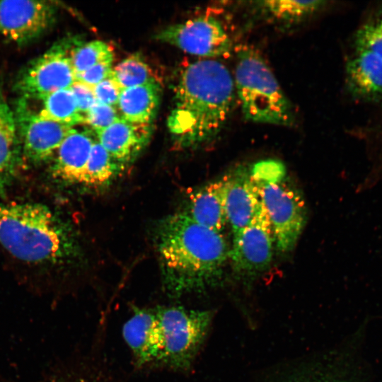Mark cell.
I'll use <instances>...</instances> for the list:
<instances>
[{"label":"cell","mask_w":382,"mask_h":382,"mask_svg":"<svg viewBox=\"0 0 382 382\" xmlns=\"http://www.w3.org/2000/svg\"><path fill=\"white\" fill-rule=\"evenodd\" d=\"M175 105L168 127L175 143L190 147L216 136L228 120L236 92L233 75L221 62H185L174 88Z\"/></svg>","instance_id":"cell-1"},{"label":"cell","mask_w":382,"mask_h":382,"mask_svg":"<svg viewBox=\"0 0 382 382\" xmlns=\"http://www.w3.org/2000/svg\"><path fill=\"white\" fill-rule=\"evenodd\" d=\"M156 242L164 287L174 296L214 284L229 259L224 235L197 223L185 212L160 222Z\"/></svg>","instance_id":"cell-2"},{"label":"cell","mask_w":382,"mask_h":382,"mask_svg":"<svg viewBox=\"0 0 382 382\" xmlns=\"http://www.w3.org/2000/svg\"><path fill=\"white\" fill-rule=\"evenodd\" d=\"M0 244L16 258L35 263H58L75 250L64 224L34 203H0Z\"/></svg>","instance_id":"cell-3"},{"label":"cell","mask_w":382,"mask_h":382,"mask_svg":"<svg viewBox=\"0 0 382 382\" xmlns=\"http://www.w3.org/2000/svg\"><path fill=\"white\" fill-rule=\"evenodd\" d=\"M237 51L233 78L243 117L255 123L294 125V108L262 56L248 47Z\"/></svg>","instance_id":"cell-4"},{"label":"cell","mask_w":382,"mask_h":382,"mask_svg":"<svg viewBox=\"0 0 382 382\" xmlns=\"http://www.w3.org/2000/svg\"><path fill=\"white\" fill-rule=\"evenodd\" d=\"M260 202L269 218L274 243L282 253L294 249L306 224L305 202L286 178V169L276 160H264L250 168Z\"/></svg>","instance_id":"cell-5"},{"label":"cell","mask_w":382,"mask_h":382,"mask_svg":"<svg viewBox=\"0 0 382 382\" xmlns=\"http://www.w3.org/2000/svg\"><path fill=\"white\" fill-rule=\"evenodd\" d=\"M161 335L158 363L175 369H187L207 336L212 320L210 311L181 306L154 308Z\"/></svg>","instance_id":"cell-6"},{"label":"cell","mask_w":382,"mask_h":382,"mask_svg":"<svg viewBox=\"0 0 382 382\" xmlns=\"http://www.w3.org/2000/svg\"><path fill=\"white\" fill-rule=\"evenodd\" d=\"M74 41L63 39L30 61L18 74L16 91L28 100L70 88L76 81L70 59Z\"/></svg>","instance_id":"cell-7"},{"label":"cell","mask_w":382,"mask_h":382,"mask_svg":"<svg viewBox=\"0 0 382 382\" xmlns=\"http://www.w3.org/2000/svg\"><path fill=\"white\" fill-rule=\"evenodd\" d=\"M155 39L192 55L226 57L232 50L231 39L223 24L211 16H202L168 25Z\"/></svg>","instance_id":"cell-8"},{"label":"cell","mask_w":382,"mask_h":382,"mask_svg":"<svg viewBox=\"0 0 382 382\" xmlns=\"http://www.w3.org/2000/svg\"><path fill=\"white\" fill-rule=\"evenodd\" d=\"M21 151L31 163L47 161L75 128L41 116L21 97L13 111Z\"/></svg>","instance_id":"cell-9"},{"label":"cell","mask_w":382,"mask_h":382,"mask_svg":"<svg viewBox=\"0 0 382 382\" xmlns=\"http://www.w3.org/2000/svg\"><path fill=\"white\" fill-rule=\"evenodd\" d=\"M57 6L50 1H0V34L25 45L38 39L55 23Z\"/></svg>","instance_id":"cell-10"},{"label":"cell","mask_w":382,"mask_h":382,"mask_svg":"<svg viewBox=\"0 0 382 382\" xmlns=\"http://www.w3.org/2000/svg\"><path fill=\"white\" fill-rule=\"evenodd\" d=\"M233 235L229 258L236 272L253 275L269 267L273 255L274 238L262 205L253 220Z\"/></svg>","instance_id":"cell-11"},{"label":"cell","mask_w":382,"mask_h":382,"mask_svg":"<svg viewBox=\"0 0 382 382\" xmlns=\"http://www.w3.org/2000/svg\"><path fill=\"white\" fill-rule=\"evenodd\" d=\"M222 179L225 212L233 234L253 220L262 204L250 169L238 168Z\"/></svg>","instance_id":"cell-12"},{"label":"cell","mask_w":382,"mask_h":382,"mask_svg":"<svg viewBox=\"0 0 382 382\" xmlns=\"http://www.w3.org/2000/svg\"><path fill=\"white\" fill-rule=\"evenodd\" d=\"M152 124H139L120 118L96 132L97 141L122 166L133 162L149 142Z\"/></svg>","instance_id":"cell-13"},{"label":"cell","mask_w":382,"mask_h":382,"mask_svg":"<svg viewBox=\"0 0 382 382\" xmlns=\"http://www.w3.org/2000/svg\"><path fill=\"white\" fill-rule=\"evenodd\" d=\"M345 66V83L349 95L357 100H382V60L373 52L354 48Z\"/></svg>","instance_id":"cell-14"},{"label":"cell","mask_w":382,"mask_h":382,"mask_svg":"<svg viewBox=\"0 0 382 382\" xmlns=\"http://www.w3.org/2000/svg\"><path fill=\"white\" fill-rule=\"evenodd\" d=\"M122 335L137 364L158 363L161 341L154 308H136L124 324Z\"/></svg>","instance_id":"cell-15"},{"label":"cell","mask_w":382,"mask_h":382,"mask_svg":"<svg viewBox=\"0 0 382 382\" xmlns=\"http://www.w3.org/2000/svg\"><path fill=\"white\" fill-rule=\"evenodd\" d=\"M96 139L88 131L74 129L54 154L51 174L66 185H81L91 150Z\"/></svg>","instance_id":"cell-16"},{"label":"cell","mask_w":382,"mask_h":382,"mask_svg":"<svg viewBox=\"0 0 382 382\" xmlns=\"http://www.w3.org/2000/svg\"><path fill=\"white\" fill-rule=\"evenodd\" d=\"M223 189L222 178L199 188L190 195L185 212L197 223L221 233L228 223Z\"/></svg>","instance_id":"cell-17"},{"label":"cell","mask_w":382,"mask_h":382,"mask_svg":"<svg viewBox=\"0 0 382 382\" xmlns=\"http://www.w3.org/2000/svg\"><path fill=\"white\" fill-rule=\"evenodd\" d=\"M161 95L158 81L122 90L117 110L122 119L139 124H152Z\"/></svg>","instance_id":"cell-18"},{"label":"cell","mask_w":382,"mask_h":382,"mask_svg":"<svg viewBox=\"0 0 382 382\" xmlns=\"http://www.w3.org/2000/svg\"><path fill=\"white\" fill-rule=\"evenodd\" d=\"M21 151L14 113L0 88V193L4 192L16 174Z\"/></svg>","instance_id":"cell-19"},{"label":"cell","mask_w":382,"mask_h":382,"mask_svg":"<svg viewBox=\"0 0 382 382\" xmlns=\"http://www.w3.org/2000/svg\"><path fill=\"white\" fill-rule=\"evenodd\" d=\"M320 0H270L257 1L256 6L269 18L283 24H295L312 16L325 6Z\"/></svg>","instance_id":"cell-20"},{"label":"cell","mask_w":382,"mask_h":382,"mask_svg":"<svg viewBox=\"0 0 382 382\" xmlns=\"http://www.w3.org/2000/svg\"><path fill=\"white\" fill-rule=\"evenodd\" d=\"M124 169L96 140L91 150L81 185L91 188L107 186Z\"/></svg>","instance_id":"cell-21"},{"label":"cell","mask_w":382,"mask_h":382,"mask_svg":"<svg viewBox=\"0 0 382 382\" xmlns=\"http://www.w3.org/2000/svg\"><path fill=\"white\" fill-rule=\"evenodd\" d=\"M39 100L42 109L38 112L43 117L72 127L84 124V116L79 110L70 88L48 93Z\"/></svg>","instance_id":"cell-22"},{"label":"cell","mask_w":382,"mask_h":382,"mask_svg":"<svg viewBox=\"0 0 382 382\" xmlns=\"http://www.w3.org/2000/svg\"><path fill=\"white\" fill-rule=\"evenodd\" d=\"M111 76L121 90L158 81L151 67L137 54L124 59L112 67Z\"/></svg>","instance_id":"cell-23"},{"label":"cell","mask_w":382,"mask_h":382,"mask_svg":"<svg viewBox=\"0 0 382 382\" xmlns=\"http://www.w3.org/2000/svg\"><path fill=\"white\" fill-rule=\"evenodd\" d=\"M112 49L106 42L93 40L75 46L70 59L76 75L104 61L113 60Z\"/></svg>","instance_id":"cell-24"},{"label":"cell","mask_w":382,"mask_h":382,"mask_svg":"<svg viewBox=\"0 0 382 382\" xmlns=\"http://www.w3.org/2000/svg\"><path fill=\"white\" fill-rule=\"evenodd\" d=\"M354 48L367 50L382 60V6L358 28Z\"/></svg>","instance_id":"cell-25"},{"label":"cell","mask_w":382,"mask_h":382,"mask_svg":"<svg viewBox=\"0 0 382 382\" xmlns=\"http://www.w3.org/2000/svg\"><path fill=\"white\" fill-rule=\"evenodd\" d=\"M121 117L114 106L96 103L84 116V124L91 127L95 132L109 127Z\"/></svg>","instance_id":"cell-26"},{"label":"cell","mask_w":382,"mask_h":382,"mask_svg":"<svg viewBox=\"0 0 382 382\" xmlns=\"http://www.w3.org/2000/svg\"><path fill=\"white\" fill-rule=\"evenodd\" d=\"M93 90L97 102L114 107L117 105L122 91L111 74L96 85Z\"/></svg>","instance_id":"cell-27"},{"label":"cell","mask_w":382,"mask_h":382,"mask_svg":"<svg viewBox=\"0 0 382 382\" xmlns=\"http://www.w3.org/2000/svg\"><path fill=\"white\" fill-rule=\"evenodd\" d=\"M112 61H104L90 67L76 75V81L93 88L110 75L113 67Z\"/></svg>","instance_id":"cell-28"},{"label":"cell","mask_w":382,"mask_h":382,"mask_svg":"<svg viewBox=\"0 0 382 382\" xmlns=\"http://www.w3.org/2000/svg\"><path fill=\"white\" fill-rule=\"evenodd\" d=\"M80 112L85 116L90 108L96 103L93 88L76 81L70 87Z\"/></svg>","instance_id":"cell-29"},{"label":"cell","mask_w":382,"mask_h":382,"mask_svg":"<svg viewBox=\"0 0 382 382\" xmlns=\"http://www.w3.org/2000/svg\"><path fill=\"white\" fill-rule=\"evenodd\" d=\"M294 379L290 382H347L341 378L322 374L298 377Z\"/></svg>","instance_id":"cell-30"},{"label":"cell","mask_w":382,"mask_h":382,"mask_svg":"<svg viewBox=\"0 0 382 382\" xmlns=\"http://www.w3.org/2000/svg\"><path fill=\"white\" fill-rule=\"evenodd\" d=\"M66 382H91V381H85V380H76V381H66Z\"/></svg>","instance_id":"cell-31"},{"label":"cell","mask_w":382,"mask_h":382,"mask_svg":"<svg viewBox=\"0 0 382 382\" xmlns=\"http://www.w3.org/2000/svg\"><path fill=\"white\" fill-rule=\"evenodd\" d=\"M381 170L382 171V168L381 169Z\"/></svg>","instance_id":"cell-32"}]
</instances>
